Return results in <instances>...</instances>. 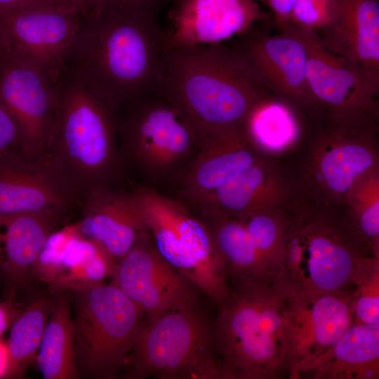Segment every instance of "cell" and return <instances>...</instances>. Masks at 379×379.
Returning <instances> with one entry per match:
<instances>
[{
    "label": "cell",
    "instance_id": "6da1fadb",
    "mask_svg": "<svg viewBox=\"0 0 379 379\" xmlns=\"http://www.w3.org/2000/svg\"><path fill=\"white\" fill-rule=\"evenodd\" d=\"M157 6L122 9L110 4L86 19L66 66L91 84L115 108L160 95L168 48Z\"/></svg>",
    "mask_w": 379,
    "mask_h": 379
},
{
    "label": "cell",
    "instance_id": "7a4b0ae2",
    "mask_svg": "<svg viewBox=\"0 0 379 379\" xmlns=\"http://www.w3.org/2000/svg\"><path fill=\"white\" fill-rule=\"evenodd\" d=\"M270 93L232 46H174L166 52L160 95L184 114L199 140L241 126L252 107Z\"/></svg>",
    "mask_w": 379,
    "mask_h": 379
},
{
    "label": "cell",
    "instance_id": "3957f363",
    "mask_svg": "<svg viewBox=\"0 0 379 379\" xmlns=\"http://www.w3.org/2000/svg\"><path fill=\"white\" fill-rule=\"evenodd\" d=\"M274 280L295 296L353 290L373 256L338 208L295 192Z\"/></svg>",
    "mask_w": 379,
    "mask_h": 379
},
{
    "label": "cell",
    "instance_id": "277c9868",
    "mask_svg": "<svg viewBox=\"0 0 379 379\" xmlns=\"http://www.w3.org/2000/svg\"><path fill=\"white\" fill-rule=\"evenodd\" d=\"M232 284L216 303L222 379H275L287 375L293 295L275 280Z\"/></svg>",
    "mask_w": 379,
    "mask_h": 379
},
{
    "label": "cell",
    "instance_id": "5b68a950",
    "mask_svg": "<svg viewBox=\"0 0 379 379\" xmlns=\"http://www.w3.org/2000/svg\"><path fill=\"white\" fill-rule=\"evenodd\" d=\"M55 84V123L46 157L78 195L109 186L120 167L115 108L66 65Z\"/></svg>",
    "mask_w": 379,
    "mask_h": 379
},
{
    "label": "cell",
    "instance_id": "8992f818",
    "mask_svg": "<svg viewBox=\"0 0 379 379\" xmlns=\"http://www.w3.org/2000/svg\"><path fill=\"white\" fill-rule=\"evenodd\" d=\"M194 291L143 321L127 364V378L222 379L215 317Z\"/></svg>",
    "mask_w": 379,
    "mask_h": 379
},
{
    "label": "cell",
    "instance_id": "52a82bcc",
    "mask_svg": "<svg viewBox=\"0 0 379 379\" xmlns=\"http://www.w3.org/2000/svg\"><path fill=\"white\" fill-rule=\"evenodd\" d=\"M74 349L79 376L112 379L127 366L142 311L112 284L74 290Z\"/></svg>",
    "mask_w": 379,
    "mask_h": 379
},
{
    "label": "cell",
    "instance_id": "ba28073f",
    "mask_svg": "<svg viewBox=\"0 0 379 379\" xmlns=\"http://www.w3.org/2000/svg\"><path fill=\"white\" fill-rule=\"evenodd\" d=\"M319 118L321 123L300 192L339 209L353 182L379 166L378 117H336L321 113Z\"/></svg>",
    "mask_w": 379,
    "mask_h": 379
},
{
    "label": "cell",
    "instance_id": "9c48e42d",
    "mask_svg": "<svg viewBox=\"0 0 379 379\" xmlns=\"http://www.w3.org/2000/svg\"><path fill=\"white\" fill-rule=\"evenodd\" d=\"M134 104L118 125L124 152L149 179L167 180L184 164L192 161L199 137L184 114L161 95Z\"/></svg>",
    "mask_w": 379,
    "mask_h": 379
},
{
    "label": "cell",
    "instance_id": "30bf717a",
    "mask_svg": "<svg viewBox=\"0 0 379 379\" xmlns=\"http://www.w3.org/2000/svg\"><path fill=\"white\" fill-rule=\"evenodd\" d=\"M84 20L81 10L67 5L13 9L0 12V35L8 54L56 84Z\"/></svg>",
    "mask_w": 379,
    "mask_h": 379
},
{
    "label": "cell",
    "instance_id": "8fae6325",
    "mask_svg": "<svg viewBox=\"0 0 379 379\" xmlns=\"http://www.w3.org/2000/svg\"><path fill=\"white\" fill-rule=\"evenodd\" d=\"M284 29L294 33L305 44L308 84L323 113L336 117H378L379 82L328 49L314 32L293 23Z\"/></svg>",
    "mask_w": 379,
    "mask_h": 379
},
{
    "label": "cell",
    "instance_id": "7c38bea8",
    "mask_svg": "<svg viewBox=\"0 0 379 379\" xmlns=\"http://www.w3.org/2000/svg\"><path fill=\"white\" fill-rule=\"evenodd\" d=\"M0 102L18 126L20 149L46 157L55 128L56 84L4 51L0 60Z\"/></svg>",
    "mask_w": 379,
    "mask_h": 379
},
{
    "label": "cell",
    "instance_id": "4fadbf2b",
    "mask_svg": "<svg viewBox=\"0 0 379 379\" xmlns=\"http://www.w3.org/2000/svg\"><path fill=\"white\" fill-rule=\"evenodd\" d=\"M238 36L232 47L270 93L309 113L319 109L307 81L306 48L298 36L287 29L268 34L255 25Z\"/></svg>",
    "mask_w": 379,
    "mask_h": 379
},
{
    "label": "cell",
    "instance_id": "5bb4252c",
    "mask_svg": "<svg viewBox=\"0 0 379 379\" xmlns=\"http://www.w3.org/2000/svg\"><path fill=\"white\" fill-rule=\"evenodd\" d=\"M111 284L154 319L198 290L159 253L147 232L116 262Z\"/></svg>",
    "mask_w": 379,
    "mask_h": 379
},
{
    "label": "cell",
    "instance_id": "9a60e30c",
    "mask_svg": "<svg viewBox=\"0 0 379 379\" xmlns=\"http://www.w3.org/2000/svg\"><path fill=\"white\" fill-rule=\"evenodd\" d=\"M77 195L46 157L18 149L0 158V215H61Z\"/></svg>",
    "mask_w": 379,
    "mask_h": 379
},
{
    "label": "cell",
    "instance_id": "2e32d148",
    "mask_svg": "<svg viewBox=\"0 0 379 379\" xmlns=\"http://www.w3.org/2000/svg\"><path fill=\"white\" fill-rule=\"evenodd\" d=\"M131 193L159 253L178 272L192 280L207 237L204 222L183 204L156 190L140 187Z\"/></svg>",
    "mask_w": 379,
    "mask_h": 379
},
{
    "label": "cell",
    "instance_id": "e0dca14e",
    "mask_svg": "<svg viewBox=\"0 0 379 379\" xmlns=\"http://www.w3.org/2000/svg\"><path fill=\"white\" fill-rule=\"evenodd\" d=\"M354 289L315 295H293L287 375L295 368L326 352L352 325Z\"/></svg>",
    "mask_w": 379,
    "mask_h": 379
},
{
    "label": "cell",
    "instance_id": "ac0fdd59",
    "mask_svg": "<svg viewBox=\"0 0 379 379\" xmlns=\"http://www.w3.org/2000/svg\"><path fill=\"white\" fill-rule=\"evenodd\" d=\"M168 47L218 44L272 20L255 0H178L171 13Z\"/></svg>",
    "mask_w": 379,
    "mask_h": 379
},
{
    "label": "cell",
    "instance_id": "d6986e66",
    "mask_svg": "<svg viewBox=\"0 0 379 379\" xmlns=\"http://www.w3.org/2000/svg\"><path fill=\"white\" fill-rule=\"evenodd\" d=\"M116 262L72 226L50 236L32 277L60 293L73 291L111 277Z\"/></svg>",
    "mask_w": 379,
    "mask_h": 379
},
{
    "label": "cell",
    "instance_id": "ffe728a7",
    "mask_svg": "<svg viewBox=\"0 0 379 379\" xmlns=\"http://www.w3.org/2000/svg\"><path fill=\"white\" fill-rule=\"evenodd\" d=\"M293 192L281 169L264 158L192 206L201 218L228 216L244 220L258 211L285 206Z\"/></svg>",
    "mask_w": 379,
    "mask_h": 379
},
{
    "label": "cell",
    "instance_id": "44dd1931",
    "mask_svg": "<svg viewBox=\"0 0 379 379\" xmlns=\"http://www.w3.org/2000/svg\"><path fill=\"white\" fill-rule=\"evenodd\" d=\"M264 158L251 144L242 126L209 134L199 140L185 171L182 196L192 206Z\"/></svg>",
    "mask_w": 379,
    "mask_h": 379
},
{
    "label": "cell",
    "instance_id": "7402d4cb",
    "mask_svg": "<svg viewBox=\"0 0 379 379\" xmlns=\"http://www.w3.org/2000/svg\"><path fill=\"white\" fill-rule=\"evenodd\" d=\"M78 233L118 260L146 232L131 192L109 186L87 193Z\"/></svg>",
    "mask_w": 379,
    "mask_h": 379
},
{
    "label": "cell",
    "instance_id": "603a6c76",
    "mask_svg": "<svg viewBox=\"0 0 379 379\" xmlns=\"http://www.w3.org/2000/svg\"><path fill=\"white\" fill-rule=\"evenodd\" d=\"M61 215H0V279L3 299H14L33 280L36 261Z\"/></svg>",
    "mask_w": 379,
    "mask_h": 379
},
{
    "label": "cell",
    "instance_id": "cb8c5ba5",
    "mask_svg": "<svg viewBox=\"0 0 379 379\" xmlns=\"http://www.w3.org/2000/svg\"><path fill=\"white\" fill-rule=\"evenodd\" d=\"M316 34L328 49L379 82V0H340L335 20Z\"/></svg>",
    "mask_w": 379,
    "mask_h": 379
},
{
    "label": "cell",
    "instance_id": "d4e9b609",
    "mask_svg": "<svg viewBox=\"0 0 379 379\" xmlns=\"http://www.w3.org/2000/svg\"><path fill=\"white\" fill-rule=\"evenodd\" d=\"M378 379L379 325H352L326 352L293 369L288 378Z\"/></svg>",
    "mask_w": 379,
    "mask_h": 379
},
{
    "label": "cell",
    "instance_id": "484cf974",
    "mask_svg": "<svg viewBox=\"0 0 379 379\" xmlns=\"http://www.w3.org/2000/svg\"><path fill=\"white\" fill-rule=\"evenodd\" d=\"M307 112L270 93L259 100L245 117L242 128L254 148L267 158L291 149L303 133L302 115Z\"/></svg>",
    "mask_w": 379,
    "mask_h": 379
},
{
    "label": "cell",
    "instance_id": "4316f807",
    "mask_svg": "<svg viewBox=\"0 0 379 379\" xmlns=\"http://www.w3.org/2000/svg\"><path fill=\"white\" fill-rule=\"evenodd\" d=\"M199 218L208 228L227 280H274V270L255 247L242 220L228 216Z\"/></svg>",
    "mask_w": 379,
    "mask_h": 379
},
{
    "label": "cell",
    "instance_id": "83f0119b",
    "mask_svg": "<svg viewBox=\"0 0 379 379\" xmlns=\"http://www.w3.org/2000/svg\"><path fill=\"white\" fill-rule=\"evenodd\" d=\"M74 324L67 292L54 299L37 352L39 371L45 379L79 376L74 357Z\"/></svg>",
    "mask_w": 379,
    "mask_h": 379
},
{
    "label": "cell",
    "instance_id": "f1b7e54d",
    "mask_svg": "<svg viewBox=\"0 0 379 379\" xmlns=\"http://www.w3.org/2000/svg\"><path fill=\"white\" fill-rule=\"evenodd\" d=\"M55 298L41 295L26 303L10 328L6 343L8 365L6 378L24 377L36 357Z\"/></svg>",
    "mask_w": 379,
    "mask_h": 379
},
{
    "label": "cell",
    "instance_id": "f546056e",
    "mask_svg": "<svg viewBox=\"0 0 379 379\" xmlns=\"http://www.w3.org/2000/svg\"><path fill=\"white\" fill-rule=\"evenodd\" d=\"M342 208L371 253L379 258V166L361 174L347 192Z\"/></svg>",
    "mask_w": 379,
    "mask_h": 379
},
{
    "label": "cell",
    "instance_id": "4dcf8cb0",
    "mask_svg": "<svg viewBox=\"0 0 379 379\" xmlns=\"http://www.w3.org/2000/svg\"><path fill=\"white\" fill-rule=\"evenodd\" d=\"M286 206L258 211L242 220L255 247L275 274L284 255Z\"/></svg>",
    "mask_w": 379,
    "mask_h": 379
},
{
    "label": "cell",
    "instance_id": "1f68e13d",
    "mask_svg": "<svg viewBox=\"0 0 379 379\" xmlns=\"http://www.w3.org/2000/svg\"><path fill=\"white\" fill-rule=\"evenodd\" d=\"M352 325H379V258L371 257L358 277Z\"/></svg>",
    "mask_w": 379,
    "mask_h": 379
},
{
    "label": "cell",
    "instance_id": "d6a6232c",
    "mask_svg": "<svg viewBox=\"0 0 379 379\" xmlns=\"http://www.w3.org/2000/svg\"><path fill=\"white\" fill-rule=\"evenodd\" d=\"M339 8L340 0H295L291 23L317 33L335 20Z\"/></svg>",
    "mask_w": 379,
    "mask_h": 379
},
{
    "label": "cell",
    "instance_id": "836d02e7",
    "mask_svg": "<svg viewBox=\"0 0 379 379\" xmlns=\"http://www.w3.org/2000/svg\"><path fill=\"white\" fill-rule=\"evenodd\" d=\"M20 133L11 114L0 102V158L20 148Z\"/></svg>",
    "mask_w": 379,
    "mask_h": 379
},
{
    "label": "cell",
    "instance_id": "e575fe53",
    "mask_svg": "<svg viewBox=\"0 0 379 379\" xmlns=\"http://www.w3.org/2000/svg\"><path fill=\"white\" fill-rule=\"evenodd\" d=\"M269 10L273 24L278 31L291 23L295 0H259Z\"/></svg>",
    "mask_w": 379,
    "mask_h": 379
},
{
    "label": "cell",
    "instance_id": "d590c367",
    "mask_svg": "<svg viewBox=\"0 0 379 379\" xmlns=\"http://www.w3.org/2000/svg\"><path fill=\"white\" fill-rule=\"evenodd\" d=\"M25 305L11 298L3 299L0 302V337L10 329Z\"/></svg>",
    "mask_w": 379,
    "mask_h": 379
},
{
    "label": "cell",
    "instance_id": "8d00e7d4",
    "mask_svg": "<svg viewBox=\"0 0 379 379\" xmlns=\"http://www.w3.org/2000/svg\"><path fill=\"white\" fill-rule=\"evenodd\" d=\"M61 5L66 4H62L58 0H0V12L28 7Z\"/></svg>",
    "mask_w": 379,
    "mask_h": 379
},
{
    "label": "cell",
    "instance_id": "74e56055",
    "mask_svg": "<svg viewBox=\"0 0 379 379\" xmlns=\"http://www.w3.org/2000/svg\"><path fill=\"white\" fill-rule=\"evenodd\" d=\"M162 0H110V4L122 9H142L157 6Z\"/></svg>",
    "mask_w": 379,
    "mask_h": 379
},
{
    "label": "cell",
    "instance_id": "f35d334b",
    "mask_svg": "<svg viewBox=\"0 0 379 379\" xmlns=\"http://www.w3.org/2000/svg\"><path fill=\"white\" fill-rule=\"evenodd\" d=\"M88 16L87 18L98 15L108 5L110 0H86ZM86 18V19H87Z\"/></svg>",
    "mask_w": 379,
    "mask_h": 379
},
{
    "label": "cell",
    "instance_id": "ab89813d",
    "mask_svg": "<svg viewBox=\"0 0 379 379\" xmlns=\"http://www.w3.org/2000/svg\"><path fill=\"white\" fill-rule=\"evenodd\" d=\"M8 365V353L6 343L0 340V378H6Z\"/></svg>",
    "mask_w": 379,
    "mask_h": 379
},
{
    "label": "cell",
    "instance_id": "60d3db41",
    "mask_svg": "<svg viewBox=\"0 0 379 379\" xmlns=\"http://www.w3.org/2000/svg\"><path fill=\"white\" fill-rule=\"evenodd\" d=\"M62 4L72 6L74 7H76L81 10L84 15H85V18H87L88 16V7L86 4V0H58Z\"/></svg>",
    "mask_w": 379,
    "mask_h": 379
},
{
    "label": "cell",
    "instance_id": "b9f144b4",
    "mask_svg": "<svg viewBox=\"0 0 379 379\" xmlns=\"http://www.w3.org/2000/svg\"><path fill=\"white\" fill-rule=\"evenodd\" d=\"M4 51H5V50H4V45H3L2 40H1V35H0V60L1 59V57H2Z\"/></svg>",
    "mask_w": 379,
    "mask_h": 379
}]
</instances>
